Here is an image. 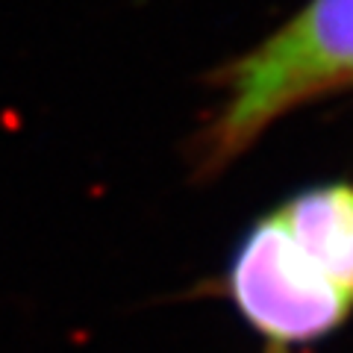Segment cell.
Here are the masks:
<instances>
[{"instance_id": "obj_1", "label": "cell", "mask_w": 353, "mask_h": 353, "mask_svg": "<svg viewBox=\"0 0 353 353\" xmlns=\"http://www.w3.org/2000/svg\"><path fill=\"white\" fill-rule=\"evenodd\" d=\"M227 97L194 141L197 171L218 174L274 121L353 85V0H309L289 24L212 74Z\"/></svg>"}, {"instance_id": "obj_3", "label": "cell", "mask_w": 353, "mask_h": 353, "mask_svg": "<svg viewBox=\"0 0 353 353\" xmlns=\"http://www.w3.org/2000/svg\"><path fill=\"white\" fill-rule=\"evenodd\" d=\"M274 215L330 283L353 301V183L309 185L294 192Z\"/></svg>"}, {"instance_id": "obj_2", "label": "cell", "mask_w": 353, "mask_h": 353, "mask_svg": "<svg viewBox=\"0 0 353 353\" xmlns=\"http://www.w3.org/2000/svg\"><path fill=\"white\" fill-rule=\"evenodd\" d=\"M227 292L239 315L283 353L333 336L353 312V301L297 248L274 212L241 236Z\"/></svg>"}]
</instances>
